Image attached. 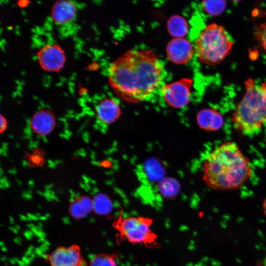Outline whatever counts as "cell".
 <instances>
[{
	"label": "cell",
	"instance_id": "obj_1",
	"mask_svg": "<svg viewBox=\"0 0 266 266\" xmlns=\"http://www.w3.org/2000/svg\"><path fill=\"white\" fill-rule=\"evenodd\" d=\"M164 66L151 50H130L115 60L108 70L114 92L129 102H139L153 95L162 86Z\"/></svg>",
	"mask_w": 266,
	"mask_h": 266
},
{
	"label": "cell",
	"instance_id": "obj_2",
	"mask_svg": "<svg viewBox=\"0 0 266 266\" xmlns=\"http://www.w3.org/2000/svg\"><path fill=\"white\" fill-rule=\"evenodd\" d=\"M202 179L214 190L230 191L241 187L252 176L248 158L233 141H226L213 150L202 165Z\"/></svg>",
	"mask_w": 266,
	"mask_h": 266
},
{
	"label": "cell",
	"instance_id": "obj_3",
	"mask_svg": "<svg viewBox=\"0 0 266 266\" xmlns=\"http://www.w3.org/2000/svg\"><path fill=\"white\" fill-rule=\"evenodd\" d=\"M244 85L245 93L233 113L232 124L239 133L253 135L266 124V82L259 84L250 78Z\"/></svg>",
	"mask_w": 266,
	"mask_h": 266
},
{
	"label": "cell",
	"instance_id": "obj_4",
	"mask_svg": "<svg viewBox=\"0 0 266 266\" xmlns=\"http://www.w3.org/2000/svg\"><path fill=\"white\" fill-rule=\"evenodd\" d=\"M233 44L223 26L211 23L200 32L194 51L200 62L214 66L230 54Z\"/></svg>",
	"mask_w": 266,
	"mask_h": 266
},
{
	"label": "cell",
	"instance_id": "obj_5",
	"mask_svg": "<svg viewBox=\"0 0 266 266\" xmlns=\"http://www.w3.org/2000/svg\"><path fill=\"white\" fill-rule=\"evenodd\" d=\"M153 220L143 216L119 217L114 223L118 232V240H126L132 244L144 245L151 247L158 245V237L152 229Z\"/></svg>",
	"mask_w": 266,
	"mask_h": 266
},
{
	"label": "cell",
	"instance_id": "obj_6",
	"mask_svg": "<svg viewBox=\"0 0 266 266\" xmlns=\"http://www.w3.org/2000/svg\"><path fill=\"white\" fill-rule=\"evenodd\" d=\"M193 83L191 79L183 78L163 85L161 91L166 103L175 108L186 106L190 101Z\"/></svg>",
	"mask_w": 266,
	"mask_h": 266
},
{
	"label": "cell",
	"instance_id": "obj_7",
	"mask_svg": "<svg viewBox=\"0 0 266 266\" xmlns=\"http://www.w3.org/2000/svg\"><path fill=\"white\" fill-rule=\"evenodd\" d=\"M37 58L41 68L50 72H59L66 61L65 51L55 43L47 44L42 46L37 53Z\"/></svg>",
	"mask_w": 266,
	"mask_h": 266
},
{
	"label": "cell",
	"instance_id": "obj_8",
	"mask_svg": "<svg viewBox=\"0 0 266 266\" xmlns=\"http://www.w3.org/2000/svg\"><path fill=\"white\" fill-rule=\"evenodd\" d=\"M48 260L51 266H87L76 245L56 248L49 255Z\"/></svg>",
	"mask_w": 266,
	"mask_h": 266
},
{
	"label": "cell",
	"instance_id": "obj_9",
	"mask_svg": "<svg viewBox=\"0 0 266 266\" xmlns=\"http://www.w3.org/2000/svg\"><path fill=\"white\" fill-rule=\"evenodd\" d=\"M166 53L168 59L176 64L187 63L193 57L194 49L190 42L184 38H174L167 45Z\"/></svg>",
	"mask_w": 266,
	"mask_h": 266
},
{
	"label": "cell",
	"instance_id": "obj_10",
	"mask_svg": "<svg viewBox=\"0 0 266 266\" xmlns=\"http://www.w3.org/2000/svg\"><path fill=\"white\" fill-rule=\"evenodd\" d=\"M56 120L50 110L41 109L35 112L30 119L29 125L35 134L44 136L51 133L56 127Z\"/></svg>",
	"mask_w": 266,
	"mask_h": 266
},
{
	"label": "cell",
	"instance_id": "obj_11",
	"mask_svg": "<svg viewBox=\"0 0 266 266\" xmlns=\"http://www.w3.org/2000/svg\"><path fill=\"white\" fill-rule=\"evenodd\" d=\"M77 7L71 0H60L52 6L51 17L53 21L58 25H65L72 22L77 15Z\"/></svg>",
	"mask_w": 266,
	"mask_h": 266
},
{
	"label": "cell",
	"instance_id": "obj_12",
	"mask_svg": "<svg viewBox=\"0 0 266 266\" xmlns=\"http://www.w3.org/2000/svg\"><path fill=\"white\" fill-rule=\"evenodd\" d=\"M95 111L97 119L105 125H109L115 122L121 114L119 103L110 98L100 100L96 106Z\"/></svg>",
	"mask_w": 266,
	"mask_h": 266
},
{
	"label": "cell",
	"instance_id": "obj_13",
	"mask_svg": "<svg viewBox=\"0 0 266 266\" xmlns=\"http://www.w3.org/2000/svg\"><path fill=\"white\" fill-rule=\"evenodd\" d=\"M197 119L199 127L209 132L220 130L224 123L221 114L214 108L201 110L197 114Z\"/></svg>",
	"mask_w": 266,
	"mask_h": 266
},
{
	"label": "cell",
	"instance_id": "obj_14",
	"mask_svg": "<svg viewBox=\"0 0 266 266\" xmlns=\"http://www.w3.org/2000/svg\"><path fill=\"white\" fill-rule=\"evenodd\" d=\"M93 210V199L86 195L74 198L69 206L70 215L75 219H80L87 216Z\"/></svg>",
	"mask_w": 266,
	"mask_h": 266
},
{
	"label": "cell",
	"instance_id": "obj_15",
	"mask_svg": "<svg viewBox=\"0 0 266 266\" xmlns=\"http://www.w3.org/2000/svg\"><path fill=\"white\" fill-rule=\"evenodd\" d=\"M167 28L169 34L174 38H183L188 31L186 20L179 15L172 16L168 19Z\"/></svg>",
	"mask_w": 266,
	"mask_h": 266
},
{
	"label": "cell",
	"instance_id": "obj_16",
	"mask_svg": "<svg viewBox=\"0 0 266 266\" xmlns=\"http://www.w3.org/2000/svg\"><path fill=\"white\" fill-rule=\"evenodd\" d=\"M93 210L99 215H106L112 210V203L108 197L98 194L93 199Z\"/></svg>",
	"mask_w": 266,
	"mask_h": 266
},
{
	"label": "cell",
	"instance_id": "obj_17",
	"mask_svg": "<svg viewBox=\"0 0 266 266\" xmlns=\"http://www.w3.org/2000/svg\"><path fill=\"white\" fill-rule=\"evenodd\" d=\"M118 255L115 254H99L93 256L91 259L90 266H118Z\"/></svg>",
	"mask_w": 266,
	"mask_h": 266
},
{
	"label": "cell",
	"instance_id": "obj_18",
	"mask_svg": "<svg viewBox=\"0 0 266 266\" xmlns=\"http://www.w3.org/2000/svg\"><path fill=\"white\" fill-rule=\"evenodd\" d=\"M202 6L207 14L217 16L225 10L227 3L225 0H204L202 2Z\"/></svg>",
	"mask_w": 266,
	"mask_h": 266
},
{
	"label": "cell",
	"instance_id": "obj_19",
	"mask_svg": "<svg viewBox=\"0 0 266 266\" xmlns=\"http://www.w3.org/2000/svg\"><path fill=\"white\" fill-rule=\"evenodd\" d=\"M255 35L266 51V21L261 24L256 29Z\"/></svg>",
	"mask_w": 266,
	"mask_h": 266
},
{
	"label": "cell",
	"instance_id": "obj_20",
	"mask_svg": "<svg viewBox=\"0 0 266 266\" xmlns=\"http://www.w3.org/2000/svg\"><path fill=\"white\" fill-rule=\"evenodd\" d=\"M0 133H2L7 129V121L6 118L3 115H2V114H0Z\"/></svg>",
	"mask_w": 266,
	"mask_h": 266
},
{
	"label": "cell",
	"instance_id": "obj_21",
	"mask_svg": "<svg viewBox=\"0 0 266 266\" xmlns=\"http://www.w3.org/2000/svg\"><path fill=\"white\" fill-rule=\"evenodd\" d=\"M263 209L265 215L266 216V198L264 200L262 204Z\"/></svg>",
	"mask_w": 266,
	"mask_h": 266
}]
</instances>
